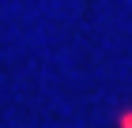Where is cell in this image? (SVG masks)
<instances>
[{"instance_id":"1","label":"cell","mask_w":132,"mask_h":128,"mask_svg":"<svg viewBox=\"0 0 132 128\" xmlns=\"http://www.w3.org/2000/svg\"><path fill=\"white\" fill-rule=\"evenodd\" d=\"M121 128H132V113H125V117H121Z\"/></svg>"}]
</instances>
